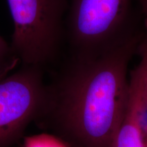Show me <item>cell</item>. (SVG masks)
Instances as JSON below:
<instances>
[{
	"instance_id": "8992f818",
	"label": "cell",
	"mask_w": 147,
	"mask_h": 147,
	"mask_svg": "<svg viewBox=\"0 0 147 147\" xmlns=\"http://www.w3.org/2000/svg\"><path fill=\"white\" fill-rule=\"evenodd\" d=\"M23 147H69L65 140L54 134L42 133L26 136Z\"/></svg>"
},
{
	"instance_id": "5b68a950",
	"label": "cell",
	"mask_w": 147,
	"mask_h": 147,
	"mask_svg": "<svg viewBox=\"0 0 147 147\" xmlns=\"http://www.w3.org/2000/svg\"><path fill=\"white\" fill-rule=\"evenodd\" d=\"M114 147H147V104L143 77L129 80L128 100Z\"/></svg>"
},
{
	"instance_id": "9c48e42d",
	"label": "cell",
	"mask_w": 147,
	"mask_h": 147,
	"mask_svg": "<svg viewBox=\"0 0 147 147\" xmlns=\"http://www.w3.org/2000/svg\"><path fill=\"white\" fill-rule=\"evenodd\" d=\"M140 11L147 18V0H135Z\"/></svg>"
},
{
	"instance_id": "ba28073f",
	"label": "cell",
	"mask_w": 147,
	"mask_h": 147,
	"mask_svg": "<svg viewBox=\"0 0 147 147\" xmlns=\"http://www.w3.org/2000/svg\"><path fill=\"white\" fill-rule=\"evenodd\" d=\"M136 53L140 57V60L144 63L146 68V101L147 104V18L144 19L143 36L138 47Z\"/></svg>"
},
{
	"instance_id": "3957f363",
	"label": "cell",
	"mask_w": 147,
	"mask_h": 147,
	"mask_svg": "<svg viewBox=\"0 0 147 147\" xmlns=\"http://www.w3.org/2000/svg\"><path fill=\"white\" fill-rule=\"evenodd\" d=\"M14 22L10 48L23 65L42 67L57 57L65 40L68 0H8Z\"/></svg>"
},
{
	"instance_id": "277c9868",
	"label": "cell",
	"mask_w": 147,
	"mask_h": 147,
	"mask_svg": "<svg viewBox=\"0 0 147 147\" xmlns=\"http://www.w3.org/2000/svg\"><path fill=\"white\" fill-rule=\"evenodd\" d=\"M47 86L42 67L23 65L0 79V147H13L45 105Z\"/></svg>"
},
{
	"instance_id": "52a82bcc",
	"label": "cell",
	"mask_w": 147,
	"mask_h": 147,
	"mask_svg": "<svg viewBox=\"0 0 147 147\" xmlns=\"http://www.w3.org/2000/svg\"><path fill=\"white\" fill-rule=\"evenodd\" d=\"M18 60L12 53L10 45L0 36V75L17 63Z\"/></svg>"
},
{
	"instance_id": "6da1fadb",
	"label": "cell",
	"mask_w": 147,
	"mask_h": 147,
	"mask_svg": "<svg viewBox=\"0 0 147 147\" xmlns=\"http://www.w3.org/2000/svg\"><path fill=\"white\" fill-rule=\"evenodd\" d=\"M143 32L100 55L70 56L59 78L47 86L36 121L40 127L69 147H114L127 104L128 65Z\"/></svg>"
},
{
	"instance_id": "7a4b0ae2",
	"label": "cell",
	"mask_w": 147,
	"mask_h": 147,
	"mask_svg": "<svg viewBox=\"0 0 147 147\" xmlns=\"http://www.w3.org/2000/svg\"><path fill=\"white\" fill-rule=\"evenodd\" d=\"M135 0H68L65 40L71 57L100 55L143 31Z\"/></svg>"
}]
</instances>
